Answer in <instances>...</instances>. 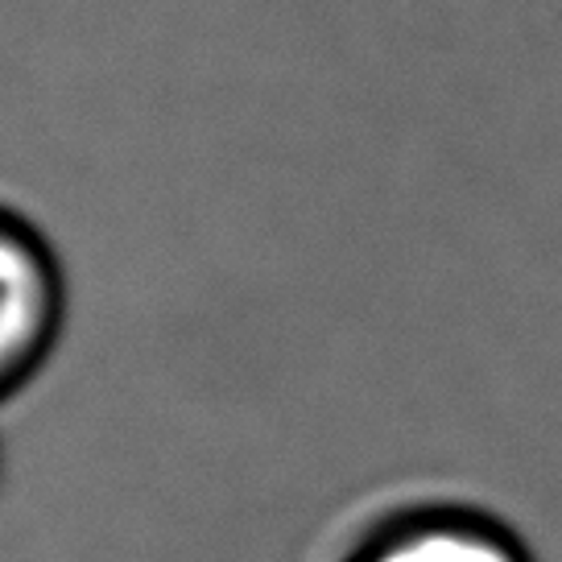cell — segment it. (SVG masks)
<instances>
[{"mask_svg":"<svg viewBox=\"0 0 562 562\" xmlns=\"http://www.w3.org/2000/svg\"><path fill=\"white\" fill-rule=\"evenodd\" d=\"M63 269L21 215L0 207V402L34 376L63 331Z\"/></svg>","mask_w":562,"mask_h":562,"instance_id":"obj_1","label":"cell"},{"mask_svg":"<svg viewBox=\"0 0 562 562\" xmlns=\"http://www.w3.org/2000/svg\"><path fill=\"white\" fill-rule=\"evenodd\" d=\"M344 562H533L501 517L468 501H422L364 529Z\"/></svg>","mask_w":562,"mask_h":562,"instance_id":"obj_2","label":"cell"}]
</instances>
